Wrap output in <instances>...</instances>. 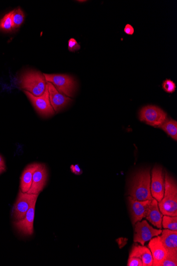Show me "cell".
<instances>
[{"label":"cell","mask_w":177,"mask_h":266,"mask_svg":"<svg viewBox=\"0 0 177 266\" xmlns=\"http://www.w3.org/2000/svg\"><path fill=\"white\" fill-rule=\"evenodd\" d=\"M163 215L177 216V186L174 179L166 174L164 180V193L162 200L158 203Z\"/></svg>","instance_id":"7a4b0ae2"},{"label":"cell","mask_w":177,"mask_h":266,"mask_svg":"<svg viewBox=\"0 0 177 266\" xmlns=\"http://www.w3.org/2000/svg\"><path fill=\"white\" fill-rule=\"evenodd\" d=\"M71 170L72 172L75 173L76 175L79 176L82 174V171L78 165H72L71 166Z\"/></svg>","instance_id":"4316f807"},{"label":"cell","mask_w":177,"mask_h":266,"mask_svg":"<svg viewBox=\"0 0 177 266\" xmlns=\"http://www.w3.org/2000/svg\"><path fill=\"white\" fill-rule=\"evenodd\" d=\"M151 194L157 201H160L164 193V180L161 167L156 166L152 171L150 183Z\"/></svg>","instance_id":"9c48e42d"},{"label":"cell","mask_w":177,"mask_h":266,"mask_svg":"<svg viewBox=\"0 0 177 266\" xmlns=\"http://www.w3.org/2000/svg\"><path fill=\"white\" fill-rule=\"evenodd\" d=\"M12 19L14 28H20L24 20V14L20 8L14 10Z\"/></svg>","instance_id":"7402d4cb"},{"label":"cell","mask_w":177,"mask_h":266,"mask_svg":"<svg viewBox=\"0 0 177 266\" xmlns=\"http://www.w3.org/2000/svg\"><path fill=\"white\" fill-rule=\"evenodd\" d=\"M39 195L23 193L20 190L17 200L12 209V216L16 221L23 219L32 206L33 201L38 199Z\"/></svg>","instance_id":"52a82bcc"},{"label":"cell","mask_w":177,"mask_h":266,"mask_svg":"<svg viewBox=\"0 0 177 266\" xmlns=\"http://www.w3.org/2000/svg\"><path fill=\"white\" fill-rule=\"evenodd\" d=\"M131 215L132 222L133 225L141 221L145 218L146 212L151 200L138 201L133 199L131 196L128 198Z\"/></svg>","instance_id":"8fae6325"},{"label":"cell","mask_w":177,"mask_h":266,"mask_svg":"<svg viewBox=\"0 0 177 266\" xmlns=\"http://www.w3.org/2000/svg\"><path fill=\"white\" fill-rule=\"evenodd\" d=\"M48 172L46 167L44 164H41L39 168L34 173L32 186L27 193L39 195L45 187Z\"/></svg>","instance_id":"4fadbf2b"},{"label":"cell","mask_w":177,"mask_h":266,"mask_svg":"<svg viewBox=\"0 0 177 266\" xmlns=\"http://www.w3.org/2000/svg\"><path fill=\"white\" fill-rule=\"evenodd\" d=\"M159 266H177V258L167 256Z\"/></svg>","instance_id":"cb8c5ba5"},{"label":"cell","mask_w":177,"mask_h":266,"mask_svg":"<svg viewBox=\"0 0 177 266\" xmlns=\"http://www.w3.org/2000/svg\"><path fill=\"white\" fill-rule=\"evenodd\" d=\"M79 2H84V1H78Z\"/></svg>","instance_id":"4dcf8cb0"},{"label":"cell","mask_w":177,"mask_h":266,"mask_svg":"<svg viewBox=\"0 0 177 266\" xmlns=\"http://www.w3.org/2000/svg\"><path fill=\"white\" fill-rule=\"evenodd\" d=\"M0 167H2V168H5L4 160L1 155H0Z\"/></svg>","instance_id":"f1b7e54d"},{"label":"cell","mask_w":177,"mask_h":266,"mask_svg":"<svg viewBox=\"0 0 177 266\" xmlns=\"http://www.w3.org/2000/svg\"><path fill=\"white\" fill-rule=\"evenodd\" d=\"M47 82L52 83L60 92L69 97L73 96L77 88L74 78L68 75L44 73Z\"/></svg>","instance_id":"277c9868"},{"label":"cell","mask_w":177,"mask_h":266,"mask_svg":"<svg viewBox=\"0 0 177 266\" xmlns=\"http://www.w3.org/2000/svg\"><path fill=\"white\" fill-rule=\"evenodd\" d=\"M161 233V241L167 256L177 258V231L165 229Z\"/></svg>","instance_id":"9a60e30c"},{"label":"cell","mask_w":177,"mask_h":266,"mask_svg":"<svg viewBox=\"0 0 177 266\" xmlns=\"http://www.w3.org/2000/svg\"><path fill=\"white\" fill-rule=\"evenodd\" d=\"M23 91L29 101L31 102L37 112L41 116L50 117L53 116L56 113L51 105L50 97H49L47 85H46L43 94L39 97L35 96L27 91Z\"/></svg>","instance_id":"8992f818"},{"label":"cell","mask_w":177,"mask_h":266,"mask_svg":"<svg viewBox=\"0 0 177 266\" xmlns=\"http://www.w3.org/2000/svg\"><path fill=\"white\" fill-rule=\"evenodd\" d=\"M162 88L168 93H173L176 90V85L172 80L166 79L162 84Z\"/></svg>","instance_id":"603a6c76"},{"label":"cell","mask_w":177,"mask_h":266,"mask_svg":"<svg viewBox=\"0 0 177 266\" xmlns=\"http://www.w3.org/2000/svg\"><path fill=\"white\" fill-rule=\"evenodd\" d=\"M167 113L155 105H147L139 111V117L141 121L153 126H160L167 120Z\"/></svg>","instance_id":"5b68a950"},{"label":"cell","mask_w":177,"mask_h":266,"mask_svg":"<svg viewBox=\"0 0 177 266\" xmlns=\"http://www.w3.org/2000/svg\"><path fill=\"white\" fill-rule=\"evenodd\" d=\"M150 183V170L139 171L133 178L129 195L138 201L152 200L154 198L151 194Z\"/></svg>","instance_id":"6da1fadb"},{"label":"cell","mask_w":177,"mask_h":266,"mask_svg":"<svg viewBox=\"0 0 177 266\" xmlns=\"http://www.w3.org/2000/svg\"><path fill=\"white\" fill-rule=\"evenodd\" d=\"M20 88L33 95L39 97L43 94L47 85L44 74L39 71H28L20 78Z\"/></svg>","instance_id":"3957f363"},{"label":"cell","mask_w":177,"mask_h":266,"mask_svg":"<svg viewBox=\"0 0 177 266\" xmlns=\"http://www.w3.org/2000/svg\"><path fill=\"white\" fill-rule=\"evenodd\" d=\"M13 11L14 10L5 15L0 21V29L4 31V32H9L14 29L13 22H12V19Z\"/></svg>","instance_id":"44dd1931"},{"label":"cell","mask_w":177,"mask_h":266,"mask_svg":"<svg viewBox=\"0 0 177 266\" xmlns=\"http://www.w3.org/2000/svg\"><path fill=\"white\" fill-rule=\"evenodd\" d=\"M137 257L142 260L143 266H152L153 258L148 247L144 245L134 244L130 253V257Z\"/></svg>","instance_id":"ac0fdd59"},{"label":"cell","mask_w":177,"mask_h":266,"mask_svg":"<svg viewBox=\"0 0 177 266\" xmlns=\"http://www.w3.org/2000/svg\"><path fill=\"white\" fill-rule=\"evenodd\" d=\"M47 85L51 105L55 112H59L67 106L72 100L70 97L60 93L52 83L47 82Z\"/></svg>","instance_id":"7c38bea8"},{"label":"cell","mask_w":177,"mask_h":266,"mask_svg":"<svg viewBox=\"0 0 177 266\" xmlns=\"http://www.w3.org/2000/svg\"><path fill=\"white\" fill-rule=\"evenodd\" d=\"M127 266H143L142 260L137 257H130Z\"/></svg>","instance_id":"484cf974"},{"label":"cell","mask_w":177,"mask_h":266,"mask_svg":"<svg viewBox=\"0 0 177 266\" xmlns=\"http://www.w3.org/2000/svg\"><path fill=\"white\" fill-rule=\"evenodd\" d=\"M148 246L153 258V266H159L167 256V252L161 242L160 237L157 236L150 240Z\"/></svg>","instance_id":"5bb4252c"},{"label":"cell","mask_w":177,"mask_h":266,"mask_svg":"<svg viewBox=\"0 0 177 266\" xmlns=\"http://www.w3.org/2000/svg\"><path fill=\"white\" fill-rule=\"evenodd\" d=\"M161 229L157 230L150 226L147 221L138 222L135 226L134 242L144 245V244L155 237L159 236L162 233Z\"/></svg>","instance_id":"ba28073f"},{"label":"cell","mask_w":177,"mask_h":266,"mask_svg":"<svg viewBox=\"0 0 177 266\" xmlns=\"http://www.w3.org/2000/svg\"><path fill=\"white\" fill-rule=\"evenodd\" d=\"M81 46L75 39H70L68 42V49L70 52H75L80 49Z\"/></svg>","instance_id":"d4e9b609"},{"label":"cell","mask_w":177,"mask_h":266,"mask_svg":"<svg viewBox=\"0 0 177 266\" xmlns=\"http://www.w3.org/2000/svg\"><path fill=\"white\" fill-rule=\"evenodd\" d=\"M158 201L155 199L151 200L146 212L145 218L151 223L159 229H161L163 215L158 206Z\"/></svg>","instance_id":"e0dca14e"},{"label":"cell","mask_w":177,"mask_h":266,"mask_svg":"<svg viewBox=\"0 0 177 266\" xmlns=\"http://www.w3.org/2000/svg\"><path fill=\"white\" fill-rule=\"evenodd\" d=\"M5 168H2V167H0V174H1V173L5 172Z\"/></svg>","instance_id":"f546056e"},{"label":"cell","mask_w":177,"mask_h":266,"mask_svg":"<svg viewBox=\"0 0 177 266\" xmlns=\"http://www.w3.org/2000/svg\"><path fill=\"white\" fill-rule=\"evenodd\" d=\"M37 200H35L28 209L25 217L14 222L15 227L18 232L24 236H30L34 234V221Z\"/></svg>","instance_id":"30bf717a"},{"label":"cell","mask_w":177,"mask_h":266,"mask_svg":"<svg viewBox=\"0 0 177 266\" xmlns=\"http://www.w3.org/2000/svg\"><path fill=\"white\" fill-rule=\"evenodd\" d=\"M162 226L164 228L168 230L177 231V216L164 215L162 218Z\"/></svg>","instance_id":"ffe728a7"},{"label":"cell","mask_w":177,"mask_h":266,"mask_svg":"<svg viewBox=\"0 0 177 266\" xmlns=\"http://www.w3.org/2000/svg\"><path fill=\"white\" fill-rule=\"evenodd\" d=\"M124 32L127 35H132L134 33V29L130 24H127L124 28Z\"/></svg>","instance_id":"83f0119b"},{"label":"cell","mask_w":177,"mask_h":266,"mask_svg":"<svg viewBox=\"0 0 177 266\" xmlns=\"http://www.w3.org/2000/svg\"><path fill=\"white\" fill-rule=\"evenodd\" d=\"M160 127L174 140H177V122L176 120H166Z\"/></svg>","instance_id":"d6986e66"},{"label":"cell","mask_w":177,"mask_h":266,"mask_svg":"<svg viewBox=\"0 0 177 266\" xmlns=\"http://www.w3.org/2000/svg\"><path fill=\"white\" fill-rule=\"evenodd\" d=\"M41 164L34 163L26 167L22 173L20 178V190L23 193H27L32 186L33 177L35 171L38 170Z\"/></svg>","instance_id":"2e32d148"}]
</instances>
